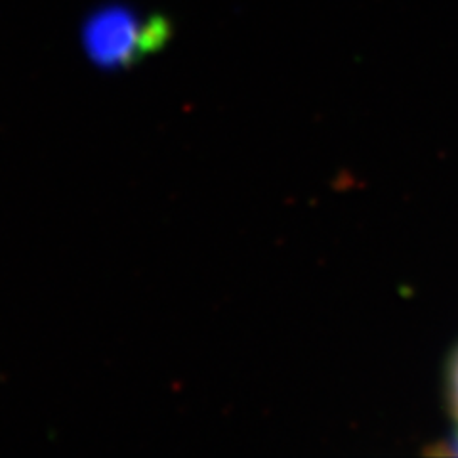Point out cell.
<instances>
[{
  "instance_id": "cell-2",
  "label": "cell",
  "mask_w": 458,
  "mask_h": 458,
  "mask_svg": "<svg viewBox=\"0 0 458 458\" xmlns=\"http://www.w3.org/2000/svg\"><path fill=\"white\" fill-rule=\"evenodd\" d=\"M453 388H454V401H456V411H458V363L454 367V377H453Z\"/></svg>"
},
{
  "instance_id": "cell-1",
  "label": "cell",
  "mask_w": 458,
  "mask_h": 458,
  "mask_svg": "<svg viewBox=\"0 0 458 458\" xmlns=\"http://www.w3.org/2000/svg\"><path fill=\"white\" fill-rule=\"evenodd\" d=\"M170 23L163 16H141L126 4L94 10L82 25V47L104 69H124L166 45Z\"/></svg>"
}]
</instances>
